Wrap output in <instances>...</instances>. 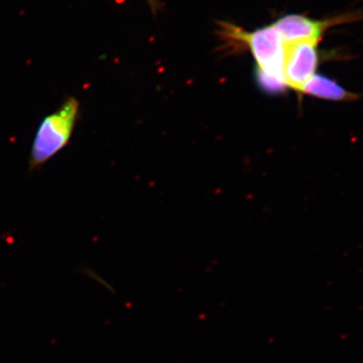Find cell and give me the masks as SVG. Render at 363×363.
I'll return each instance as SVG.
<instances>
[{"instance_id": "8992f818", "label": "cell", "mask_w": 363, "mask_h": 363, "mask_svg": "<svg viewBox=\"0 0 363 363\" xmlns=\"http://www.w3.org/2000/svg\"><path fill=\"white\" fill-rule=\"evenodd\" d=\"M257 81L259 89L264 90L269 94H279L288 88L284 79L260 71L259 69L257 70Z\"/></svg>"}, {"instance_id": "3957f363", "label": "cell", "mask_w": 363, "mask_h": 363, "mask_svg": "<svg viewBox=\"0 0 363 363\" xmlns=\"http://www.w3.org/2000/svg\"><path fill=\"white\" fill-rule=\"evenodd\" d=\"M319 40H301L285 44L284 76L286 86L302 92L303 87L316 74Z\"/></svg>"}, {"instance_id": "277c9868", "label": "cell", "mask_w": 363, "mask_h": 363, "mask_svg": "<svg viewBox=\"0 0 363 363\" xmlns=\"http://www.w3.org/2000/svg\"><path fill=\"white\" fill-rule=\"evenodd\" d=\"M342 18L316 21L300 14H289L279 18L272 26L277 28L285 44L301 40H320L325 30L332 25H338Z\"/></svg>"}, {"instance_id": "6da1fadb", "label": "cell", "mask_w": 363, "mask_h": 363, "mask_svg": "<svg viewBox=\"0 0 363 363\" xmlns=\"http://www.w3.org/2000/svg\"><path fill=\"white\" fill-rule=\"evenodd\" d=\"M79 109L78 100L69 97L56 111L43 119L33 143L30 169L43 166L68 145L77 123Z\"/></svg>"}, {"instance_id": "5b68a950", "label": "cell", "mask_w": 363, "mask_h": 363, "mask_svg": "<svg viewBox=\"0 0 363 363\" xmlns=\"http://www.w3.org/2000/svg\"><path fill=\"white\" fill-rule=\"evenodd\" d=\"M302 92L310 96L322 98V99L333 100V101H342L353 98L348 91L344 89L342 86L336 81L326 77V76L315 74L314 76L303 87Z\"/></svg>"}, {"instance_id": "7a4b0ae2", "label": "cell", "mask_w": 363, "mask_h": 363, "mask_svg": "<svg viewBox=\"0 0 363 363\" xmlns=\"http://www.w3.org/2000/svg\"><path fill=\"white\" fill-rule=\"evenodd\" d=\"M231 28L230 35L236 40H242L250 48L257 61V69L285 80V44L274 26H264L252 33Z\"/></svg>"}]
</instances>
